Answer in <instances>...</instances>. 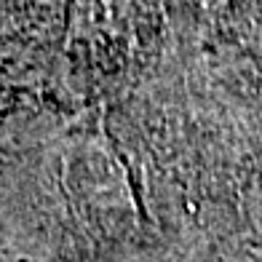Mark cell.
<instances>
[{"label": "cell", "mask_w": 262, "mask_h": 262, "mask_svg": "<svg viewBox=\"0 0 262 262\" xmlns=\"http://www.w3.org/2000/svg\"><path fill=\"white\" fill-rule=\"evenodd\" d=\"M54 27L51 0H0V113L14 110L16 94L43 78Z\"/></svg>", "instance_id": "1"}, {"label": "cell", "mask_w": 262, "mask_h": 262, "mask_svg": "<svg viewBox=\"0 0 262 262\" xmlns=\"http://www.w3.org/2000/svg\"><path fill=\"white\" fill-rule=\"evenodd\" d=\"M230 3L233 0H190V6L198 11V16H206V19H217L230 8Z\"/></svg>", "instance_id": "2"}]
</instances>
